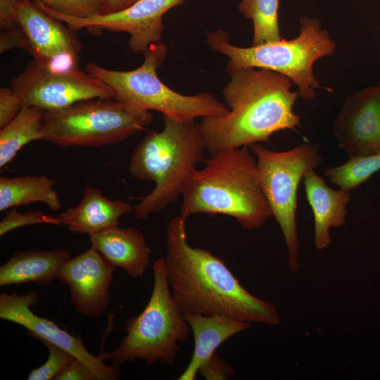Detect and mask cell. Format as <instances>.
Segmentation results:
<instances>
[{
  "label": "cell",
  "instance_id": "cell-5",
  "mask_svg": "<svg viewBox=\"0 0 380 380\" xmlns=\"http://www.w3.org/2000/svg\"><path fill=\"white\" fill-rule=\"evenodd\" d=\"M229 35L221 30L207 32L206 43L215 52L228 57L227 71L232 75L246 68L267 69L289 77L297 85L299 95L305 99L315 97L322 88L313 73L318 59L332 54L336 43L318 18L302 16L300 34L291 40L240 47L229 42Z\"/></svg>",
  "mask_w": 380,
  "mask_h": 380
},
{
  "label": "cell",
  "instance_id": "cell-15",
  "mask_svg": "<svg viewBox=\"0 0 380 380\" xmlns=\"http://www.w3.org/2000/svg\"><path fill=\"white\" fill-rule=\"evenodd\" d=\"M18 14L20 26L25 31L33 61L46 65L65 55H78L82 44L75 31L40 9L34 1L19 0Z\"/></svg>",
  "mask_w": 380,
  "mask_h": 380
},
{
  "label": "cell",
  "instance_id": "cell-19",
  "mask_svg": "<svg viewBox=\"0 0 380 380\" xmlns=\"http://www.w3.org/2000/svg\"><path fill=\"white\" fill-rule=\"evenodd\" d=\"M184 317L194 335V348L191 360L179 380H194L199 368L222 343L251 327L249 322L221 315L189 314Z\"/></svg>",
  "mask_w": 380,
  "mask_h": 380
},
{
  "label": "cell",
  "instance_id": "cell-1",
  "mask_svg": "<svg viewBox=\"0 0 380 380\" xmlns=\"http://www.w3.org/2000/svg\"><path fill=\"white\" fill-rule=\"evenodd\" d=\"M186 222L179 215L168 222L164 258L171 293L181 312L279 324V312L273 303L246 290L220 258L190 246Z\"/></svg>",
  "mask_w": 380,
  "mask_h": 380
},
{
  "label": "cell",
  "instance_id": "cell-29",
  "mask_svg": "<svg viewBox=\"0 0 380 380\" xmlns=\"http://www.w3.org/2000/svg\"><path fill=\"white\" fill-rule=\"evenodd\" d=\"M23 105L12 88L0 89V129L13 121L20 112Z\"/></svg>",
  "mask_w": 380,
  "mask_h": 380
},
{
  "label": "cell",
  "instance_id": "cell-28",
  "mask_svg": "<svg viewBox=\"0 0 380 380\" xmlns=\"http://www.w3.org/2000/svg\"><path fill=\"white\" fill-rule=\"evenodd\" d=\"M207 380H226L235 375L234 368L215 353L198 369Z\"/></svg>",
  "mask_w": 380,
  "mask_h": 380
},
{
  "label": "cell",
  "instance_id": "cell-22",
  "mask_svg": "<svg viewBox=\"0 0 380 380\" xmlns=\"http://www.w3.org/2000/svg\"><path fill=\"white\" fill-rule=\"evenodd\" d=\"M44 111L23 106L17 117L0 130V167L9 163L28 143L42 139Z\"/></svg>",
  "mask_w": 380,
  "mask_h": 380
},
{
  "label": "cell",
  "instance_id": "cell-16",
  "mask_svg": "<svg viewBox=\"0 0 380 380\" xmlns=\"http://www.w3.org/2000/svg\"><path fill=\"white\" fill-rule=\"evenodd\" d=\"M133 210V206L121 200H110L100 189L87 186L80 203L56 215L59 226L70 232L89 236L119 226V219Z\"/></svg>",
  "mask_w": 380,
  "mask_h": 380
},
{
  "label": "cell",
  "instance_id": "cell-13",
  "mask_svg": "<svg viewBox=\"0 0 380 380\" xmlns=\"http://www.w3.org/2000/svg\"><path fill=\"white\" fill-rule=\"evenodd\" d=\"M332 133L349 158L379 152V87L350 93L334 122Z\"/></svg>",
  "mask_w": 380,
  "mask_h": 380
},
{
  "label": "cell",
  "instance_id": "cell-17",
  "mask_svg": "<svg viewBox=\"0 0 380 380\" xmlns=\"http://www.w3.org/2000/svg\"><path fill=\"white\" fill-rule=\"evenodd\" d=\"M303 184L314 217V244L322 251L331 243V228L345 224L350 194L343 189L331 188L315 170L305 175Z\"/></svg>",
  "mask_w": 380,
  "mask_h": 380
},
{
  "label": "cell",
  "instance_id": "cell-33",
  "mask_svg": "<svg viewBox=\"0 0 380 380\" xmlns=\"http://www.w3.org/2000/svg\"><path fill=\"white\" fill-rule=\"evenodd\" d=\"M139 0H99L100 14H109L122 11Z\"/></svg>",
  "mask_w": 380,
  "mask_h": 380
},
{
  "label": "cell",
  "instance_id": "cell-14",
  "mask_svg": "<svg viewBox=\"0 0 380 380\" xmlns=\"http://www.w3.org/2000/svg\"><path fill=\"white\" fill-rule=\"evenodd\" d=\"M115 267L91 247L63 263L58 279L68 287L71 302L80 315L97 317L106 311Z\"/></svg>",
  "mask_w": 380,
  "mask_h": 380
},
{
  "label": "cell",
  "instance_id": "cell-4",
  "mask_svg": "<svg viewBox=\"0 0 380 380\" xmlns=\"http://www.w3.org/2000/svg\"><path fill=\"white\" fill-rule=\"evenodd\" d=\"M161 132H148L134 149L129 172L141 181L155 183L153 190L133 206L137 220L166 208L182 196L205 150L199 125L163 116Z\"/></svg>",
  "mask_w": 380,
  "mask_h": 380
},
{
  "label": "cell",
  "instance_id": "cell-2",
  "mask_svg": "<svg viewBox=\"0 0 380 380\" xmlns=\"http://www.w3.org/2000/svg\"><path fill=\"white\" fill-rule=\"evenodd\" d=\"M230 77L223 89L229 113L203 118L198 124L210 155L268 143L274 133L300 126V118L293 111L300 95L291 90L293 82L289 77L254 67L243 68Z\"/></svg>",
  "mask_w": 380,
  "mask_h": 380
},
{
  "label": "cell",
  "instance_id": "cell-10",
  "mask_svg": "<svg viewBox=\"0 0 380 380\" xmlns=\"http://www.w3.org/2000/svg\"><path fill=\"white\" fill-rule=\"evenodd\" d=\"M11 88L23 107L44 112L61 110L80 101L114 98L110 87L88 72L78 68L55 70L33 60L12 80Z\"/></svg>",
  "mask_w": 380,
  "mask_h": 380
},
{
  "label": "cell",
  "instance_id": "cell-12",
  "mask_svg": "<svg viewBox=\"0 0 380 380\" xmlns=\"http://www.w3.org/2000/svg\"><path fill=\"white\" fill-rule=\"evenodd\" d=\"M39 295L35 291L18 295L16 292L0 294V318L18 324L39 341H46L72 353L87 365L99 380H115L119 377L117 367L108 366L99 355L91 354L80 337L72 336L54 322L35 315L31 307L39 302Z\"/></svg>",
  "mask_w": 380,
  "mask_h": 380
},
{
  "label": "cell",
  "instance_id": "cell-26",
  "mask_svg": "<svg viewBox=\"0 0 380 380\" xmlns=\"http://www.w3.org/2000/svg\"><path fill=\"white\" fill-rule=\"evenodd\" d=\"M37 224H51L58 225L56 216L46 215L42 211L22 213L16 208L9 210L0 222V236L19 227Z\"/></svg>",
  "mask_w": 380,
  "mask_h": 380
},
{
  "label": "cell",
  "instance_id": "cell-8",
  "mask_svg": "<svg viewBox=\"0 0 380 380\" xmlns=\"http://www.w3.org/2000/svg\"><path fill=\"white\" fill-rule=\"evenodd\" d=\"M152 120L149 111L114 98L91 99L44 112L41 141L63 147L112 145L143 130Z\"/></svg>",
  "mask_w": 380,
  "mask_h": 380
},
{
  "label": "cell",
  "instance_id": "cell-3",
  "mask_svg": "<svg viewBox=\"0 0 380 380\" xmlns=\"http://www.w3.org/2000/svg\"><path fill=\"white\" fill-rule=\"evenodd\" d=\"M182 196L180 215L186 219L198 213L225 215L253 230L272 217L249 146L211 155L190 176Z\"/></svg>",
  "mask_w": 380,
  "mask_h": 380
},
{
  "label": "cell",
  "instance_id": "cell-24",
  "mask_svg": "<svg viewBox=\"0 0 380 380\" xmlns=\"http://www.w3.org/2000/svg\"><path fill=\"white\" fill-rule=\"evenodd\" d=\"M380 170V151L350 157L341 165L327 168L324 177L340 189L350 191L368 180Z\"/></svg>",
  "mask_w": 380,
  "mask_h": 380
},
{
  "label": "cell",
  "instance_id": "cell-30",
  "mask_svg": "<svg viewBox=\"0 0 380 380\" xmlns=\"http://www.w3.org/2000/svg\"><path fill=\"white\" fill-rule=\"evenodd\" d=\"M13 49H23L30 51V46L27 37L20 26L1 31L0 52L3 53Z\"/></svg>",
  "mask_w": 380,
  "mask_h": 380
},
{
  "label": "cell",
  "instance_id": "cell-11",
  "mask_svg": "<svg viewBox=\"0 0 380 380\" xmlns=\"http://www.w3.org/2000/svg\"><path fill=\"white\" fill-rule=\"evenodd\" d=\"M184 0H139L130 6L109 14H98L88 18H76L58 13L39 0L34 4L44 12L65 23L72 31L82 28L92 32L107 30L124 32L129 34L130 50L143 53L151 44L162 42L164 30L163 17L171 8Z\"/></svg>",
  "mask_w": 380,
  "mask_h": 380
},
{
  "label": "cell",
  "instance_id": "cell-25",
  "mask_svg": "<svg viewBox=\"0 0 380 380\" xmlns=\"http://www.w3.org/2000/svg\"><path fill=\"white\" fill-rule=\"evenodd\" d=\"M49 350L46 361L39 367L32 369L28 380H52L60 374L75 357L68 350L46 341H40Z\"/></svg>",
  "mask_w": 380,
  "mask_h": 380
},
{
  "label": "cell",
  "instance_id": "cell-31",
  "mask_svg": "<svg viewBox=\"0 0 380 380\" xmlns=\"http://www.w3.org/2000/svg\"><path fill=\"white\" fill-rule=\"evenodd\" d=\"M54 380H99L94 371L75 357Z\"/></svg>",
  "mask_w": 380,
  "mask_h": 380
},
{
  "label": "cell",
  "instance_id": "cell-21",
  "mask_svg": "<svg viewBox=\"0 0 380 380\" xmlns=\"http://www.w3.org/2000/svg\"><path fill=\"white\" fill-rule=\"evenodd\" d=\"M55 179L45 175L0 177V211L32 203H44L54 211L62 208L53 189Z\"/></svg>",
  "mask_w": 380,
  "mask_h": 380
},
{
  "label": "cell",
  "instance_id": "cell-9",
  "mask_svg": "<svg viewBox=\"0 0 380 380\" xmlns=\"http://www.w3.org/2000/svg\"><path fill=\"white\" fill-rule=\"evenodd\" d=\"M249 147L256 159L263 194L285 239L289 270L292 273L298 272L300 269L296 222L298 189L305 175L322 164L320 147L310 143L285 151H274L260 143Z\"/></svg>",
  "mask_w": 380,
  "mask_h": 380
},
{
  "label": "cell",
  "instance_id": "cell-23",
  "mask_svg": "<svg viewBox=\"0 0 380 380\" xmlns=\"http://www.w3.org/2000/svg\"><path fill=\"white\" fill-rule=\"evenodd\" d=\"M279 0H241L239 10L253 24L252 46L281 39L278 23Z\"/></svg>",
  "mask_w": 380,
  "mask_h": 380
},
{
  "label": "cell",
  "instance_id": "cell-34",
  "mask_svg": "<svg viewBox=\"0 0 380 380\" xmlns=\"http://www.w3.org/2000/svg\"><path fill=\"white\" fill-rule=\"evenodd\" d=\"M378 86H379V88H380V82H379V85H378Z\"/></svg>",
  "mask_w": 380,
  "mask_h": 380
},
{
  "label": "cell",
  "instance_id": "cell-18",
  "mask_svg": "<svg viewBox=\"0 0 380 380\" xmlns=\"http://www.w3.org/2000/svg\"><path fill=\"white\" fill-rule=\"evenodd\" d=\"M89 236L91 247L113 265L123 269L133 278L144 275L149 265L152 250L139 229L118 226Z\"/></svg>",
  "mask_w": 380,
  "mask_h": 380
},
{
  "label": "cell",
  "instance_id": "cell-27",
  "mask_svg": "<svg viewBox=\"0 0 380 380\" xmlns=\"http://www.w3.org/2000/svg\"><path fill=\"white\" fill-rule=\"evenodd\" d=\"M53 10L72 17L88 18L100 14L99 0H39Z\"/></svg>",
  "mask_w": 380,
  "mask_h": 380
},
{
  "label": "cell",
  "instance_id": "cell-20",
  "mask_svg": "<svg viewBox=\"0 0 380 380\" xmlns=\"http://www.w3.org/2000/svg\"><path fill=\"white\" fill-rule=\"evenodd\" d=\"M70 258L64 248L17 251L0 267V286L47 285L58 277L62 265Z\"/></svg>",
  "mask_w": 380,
  "mask_h": 380
},
{
  "label": "cell",
  "instance_id": "cell-7",
  "mask_svg": "<svg viewBox=\"0 0 380 380\" xmlns=\"http://www.w3.org/2000/svg\"><path fill=\"white\" fill-rule=\"evenodd\" d=\"M167 52V45L160 42L144 51V61L136 69L115 70L95 63L87 64L86 69L110 87L114 99L145 110H156L179 120L226 115L228 107L212 94L186 96L163 84L157 70L163 63Z\"/></svg>",
  "mask_w": 380,
  "mask_h": 380
},
{
  "label": "cell",
  "instance_id": "cell-32",
  "mask_svg": "<svg viewBox=\"0 0 380 380\" xmlns=\"http://www.w3.org/2000/svg\"><path fill=\"white\" fill-rule=\"evenodd\" d=\"M19 0H0L1 31L20 27L18 2Z\"/></svg>",
  "mask_w": 380,
  "mask_h": 380
},
{
  "label": "cell",
  "instance_id": "cell-6",
  "mask_svg": "<svg viewBox=\"0 0 380 380\" xmlns=\"http://www.w3.org/2000/svg\"><path fill=\"white\" fill-rule=\"evenodd\" d=\"M152 269L153 286L146 307L125 320L126 335L120 345L99 355L102 360L110 359L117 368L137 359L148 365L157 362L172 365L179 343L189 338L190 327L172 298L164 258L156 259Z\"/></svg>",
  "mask_w": 380,
  "mask_h": 380
}]
</instances>
